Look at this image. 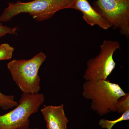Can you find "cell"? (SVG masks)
I'll use <instances>...</instances> for the list:
<instances>
[{"instance_id": "obj_1", "label": "cell", "mask_w": 129, "mask_h": 129, "mask_svg": "<svg viewBox=\"0 0 129 129\" xmlns=\"http://www.w3.org/2000/svg\"><path fill=\"white\" fill-rule=\"evenodd\" d=\"M82 95L91 101V108L100 116L117 112L118 101L126 93L119 85L107 80L86 81Z\"/></svg>"}, {"instance_id": "obj_10", "label": "cell", "mask_w": 129, "mask_h": 129, "mask_svg": "<svg viewBox=\"0 0 129 129\" xmlns=\"http://www.w3.org/2000/svg\"><path fill=\"white\" fill-rule=\"evenodd\" d=\"M129 119V111H127L122 113L120 117L115 120H110L104 119H101L99 120V124L103 128L112 129L114 125L117 123Z\"/></svg>"}, {"instance_id": "obj_9", "label": "cell", "mask_w": 129, "mask_h": 129, "mask_svg": "<svg viewBox=\"0 0 129 129\" xmlns=\"http://www.w3.org/2000/svg\"><path fill=\"white\" fill-rule=\"evenodd\" d=\"M18 103L14 99L12 95L3 94L0 91V108L4 110H7L15 107L18 105Z\"/></svg>"}, {"instance_id": "obj_3", "label": "cell", "mask_w": 129, "mask_h": 129, "mask_svg": "<svg viewBox=\"0 0 129 129\" xmlns=\"http://www.w3.org/2000/svg\"><path fill=\"white\" fill-rule=\"evenodd\" d=\"M46 58L45 54L41 52L29 60L13 59L7 63L12 78L23 93H39L41 89L39 70Z\"/></svg>"}, {"instance_id": "obj_12", "label": "cell", "mask_w": 129, "mask_h": 129, "mask_svg": "<svg viewBox=\"0 0 129 129\" xmlns=\"http://www.w3.org/2000/svg\"><path fill=\"white\" fill-rule=\"evenodd\" d=\"M127 111H129V94L126 93L118 101L117 112L122 114Z\"/></svg>"}, {"instance_id": "obj_14", "label": "cell", "mask_w": 129, "mask_h": 129, "mask_svg": "<svg viewBox=\"0 0 129 129\" xmlns=\"http://www.w3.org/2000/svg\"><path fill=\"white\" fill-rule=\"evenodd\" d=\"M39 129V128H33V129L28 128V129Z\"/></svg>"}, {"instance_id": "obj_2", "label": "cell", "mask_w": 129, "mask_h": 129, "mask_svg": "<svg viewBox=\"0 0 129 129\" xmlns=\"http://www.w3.org/2000/svg\"><path fill=\"white\" fill-rule=\"evenodd\" d=\"M74 0H33L27 2L18 1L8 3L0 16V22L11 20L14 16L22 13H28L36 21L48 20L60 10L71 8Z\"/></svg>"}, {"instance_id": "obj_4", "label": "cell", "mask_w": 129, "mask_h": 129, "mask_svg": "<svg viewBox=\"0 0 129 129\" xmlns=\"http://www.w3.org/2000/svg\"><path fill=\"white\" fill-rule=\"evenodd\" d=\"M45 101V96L42 93H23L15 108L0 115V129L28 128L29 117L38 112Z\"/></svg>"}, {"instance_id": "obj_11", "label": "cell", "mask_w": 129, "mask_h": 129, "mask_svg": "<svg viewBox=\"0 0 129 129\" xmlns=\"http://www.w3.org/2000/svg\"><path fill=\"white\" fill-rule=\"evenodd\" d=\"M14 47L7 43L0 45V61L11 59L14 51Z\"/></svg>"}, {"instance_id": "obj_13", "label": "cell", "mask_w": 129, "mask_h": 129, "mask_svg": "<svg viewBox=\"0 0 129 129\" xmlns=\"http://www.w3.org/2000/svg\"><path fill=\"white\" fill-rule=\"evenodd\" d=\"M17 30V28L16 27H9L8 26L3 25L0 22V39L1 37H5L8 34L9 35L16 34V31Z\"/></svg>"}, {"instance_id": "obj_6", "label": "cell", "mask_w": 129, "mask_h": 129, "mask_svg": "<svg viewBox=\"0 0 129 129\" xmlns=\"http://www.w3.org/2000/svg\"><path fill=\"white\" fill-rule=\"evenodd\" d=\"M120 47V43L116 41L104 40L98 55L87 61L84 79L86 81L107 80L116 66L114 53Z\"/></svg>"}, {"instance_id": "obj_7", "label": "cell", "mask_w": 129, "mask_h": 129, "mask_svg": "<svg viewBox=\"0 0 129 129\" xmlns=\"http://www.w3.org/2000/svg\"><path fill=\"white\" fill-rule=\"evenodd\" d=\"M63 104L58 106L44 105L41 110L46 122L47 129H67L69 120L65 115Z\"/></svg>"}, {"instance_id": "obj_8", "label": "cell", "mask_w": 129, "mask_h": 129, "mask_svg": "<svg viewBox=\"0 0 129 129\" xmlns=\"http://www.w3.org/2000/svg\"><path fill=\"white\" fill-rule=\"evenodd\" d=\"M70 8L81 12L84 20L90 26L98 25L104 30L111 27L106 19L93 9L88 0H74Z\"/></svg>"}, {"instance_id": "obj_5", "label": "cell", "mask_w": 129, "mask_h": 129, "mask_svg": "<svg viewBox=\"0 0 129 129\" xmlns=\"http://www.w3.org/2000/svg\"><path fill=\"white\" fill-rule=\"evenodd\" d=\"M92 6L111 27L128 39L129 0H96Z\"/></svg>"}]
</instances>
